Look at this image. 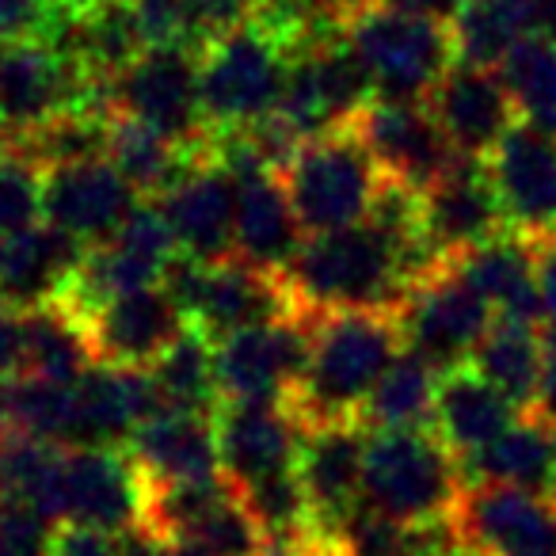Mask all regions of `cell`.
<instances>
[{"label": "cell", "mask_w": 556, "mask_h": 556, "mask_svg": "<svg viewBox=\"0 0 556 556\" xmlns=\"http://www.w3.org/2000/svg\"><path fill=\"white\" fill-rule=\"evenodd\" d=\"M404 351L396 313H328L313 317V355L294 412L313 427L358 424L366 401Z\"/></svg>", "instance_id": "obj_1"}, {"label": "cell", "mask_w": 556, "mask_h": 556, "mask_svg": "<svg viewBox=\"0 0 556 556\" xmlns=\"http://www.w3.org/2000/svg\"><path fill=\"white\" fill-rule=\"evenodd\" d=\"M465 492L462 462L431 427L370 431L363 469V510L404 526L450 522Z\"/></svg>", "instance_id": "obj_2"}, {"label": "cell", "mask_w": 556, "mask_h": 556, "mask_svg": "<svg viewBox=\"0 0 556 556\" xmlns=\"http://www.w3.org/2000/svg\"><path fill=\"white\" fill-rule=\"evenodd\" d=\"M282 187L305 237H325L370 222L386 191V176L355 130H336L298 146L282 168Z\"/></svg>", "instance_id": "obj_3"}, {"label": "cell", "mask_w": 556, "mask_h": 556, "mask_svg": "<svg viewBox=\"0 0 556 556\" xmlns=\"http://www.w3.org/2000/svg\"><path fill=\"white\" fill-rule=\"evenodd\" d=\"M294 50L255 20L199 50V96L214 138L278 115Z\"/></svg>", "instance_id": "obj_4"}, {"label": "cell", "mask_w": 556, "mask_h": 556, "mask_svg": "<svg viewBox=\"0 0 556 556\" xmlns=\"http://www.w3.org/2000/svg\"><path fill=\"white\" fill-rule=\"evenodd\" d=\"M103 111L130 118L187 149H210L214 130L202 115L199 96V47L168 42L149 47L134 65L103 85Z\"/></svg>", "instance_id": "obj_5"}, {"label": "cell", "mask_w": 556, "mask_h": 556, "mask_svg": "<svg viewBox=\"0 0 556 556\" xmlns=\"http://www.w3.org/2000/svg\"><path fill=\"white\" fill-rule=\"evenodd\" d=\"M374 103L378 96L363 54L351 47L348 31H332L290 58L278 118H287L298 138L309 141L320 134L351 130Z\"/></svg>", "instance_id": "obj_6"}, {"label": "cell", "mask_w": 556, "mask_h": 556, "mask_svg": "<svg viewBox=\"0 0 556 556\" xmlns=\"http://www.w3.org/2000/svg\"><path fill=\"white\" fill-rule=\"evenodd\" d=\"M348 39L370 70L378 103H427L457 62L450 27L393 9H378L358 20L348 27Z\"/></svg>", "instance_id": "obj_7"}, {"label": "cell", "mask_w": 556, "mask_h": 556, "mask_svg": "<svg viewBox=\"0 0 556 556\" xmlns=\"http://www.w3.org/2000/svg\"><path fill=\"white\" fill-rule=\"evenodd\" d=\"M313 355V313L298 309L275 325L214 343L217 389L232 404H294Z\"/></svg>", "instance_id": "obj_8"}, {"label": "cell", "mask_w": 556, "mask_h": 556, "mask_svg": "<svg viewBox=\"0 0 556 556\" xmlns=\"http://www.w3.org/2000/svg\"><path fill=\"white\" fill-rule=\"evenodd\" d=\"M393 313L396 325H401L404 351L419 355L439 374L469 366L495 320L484 298L465 287L462 275L450 263L434 270L431 278L416 282Z\"/></svg>", "instance_id": "obj_9"}, {"label": "cell", "mask_w": 556, "mask_h": 556, "mask_svg": "<svg viewBox=\"0 0 556 556\" xmlns=\"http://www.w3.org/2000/svg\"><path fill=\"white\" fill-rule=\"evenodd\" d=\"M176 255H179V248H176V240H172V229H168V222H164L161 206L141 199V206L134 210L130 222H126L115 237L88 248L65 305L85 317V313H92L96 305L111 302V298L161 287L164 270L172 267Z\"/></svg>", "instance_id": "obj_10"}, {"label": "cell", "mask_w": 556, "mask_h": 556, "mask_svg": "<svg viewBox=\"0 0 556 556\" xmlns=\"http://www.w3.org/2000/svg\"><path fill=\"white\" fill-rule=\"evenodd\" d=\"M450 526L480 556H556V495L465 484Z\"/></svg>", "instance_id": "obj_11"}, {"label": "cell", "mask_w": 556, "mask_h": 556, "mask_svg": "<svg viewBox=\"0 0 556 556\" xmlns=\"http://www.w3.org/2000/svg\"><path fill=\"white\" fill-rule=\"evenodd\" d=\"M149 484L126 450H65L58 522L126 533L146 522Z\"/></svg>", "instance_id": "obj_12"}, {"label": "cell", "mask_w": 556, "mask_h": 556, "mask_svg": "<svg viewBox=\"0 0 556 556\" xmlns=\"http://www.w3.org/2000/svg\"><path fill=\"white\" fill-rule=\"evenodd\" d=\"M149 202L161 206L179 255L210 263V267L232 260L240 179L229 164H222L217 149L202 164H194L172 191H164L161 199Z\"/></svg>", "instance_id": "obj_13"}, {"label": "cell", "mask_w": 556, "mask_h": 556, "mask_svg": "<svg viewBox=\"0 0 556 556\" xmlns=\"http://www.w3.org/2000/svg\"><path fill=\"white\" fill-rule=\"evenodd\" d=\"M484 164L507 229L530 244L556 237V134L518 123Z\"/></svg>", "instance_id": "obj_14"}, {"label": "cell", "mask_w": 556, "mask_h": 556, "mask_svg": "<svg viewBox=\"0 0 556 556\" xmlns=\"http://www.w3.org/2000/svg\"><path fill=\"white\" fill-rule=\"evenodd\" d=\"M351 130L363 138L381 176L396 187L424 194L457 164L446 134L439 130L427 103H374Z\"/></svg>", "instance_id": "obj_15"}, {"label": "cell", "mask_w": 556, "mask_h": 556, "mask_svg": "<svg viewBox=\"0 0 556 556\" xmlns=\"http://www.w3.org/2000/svg\"><path fill=\"white\" fill-rule=\"evenodd\" d=\"M92 355L115 370H153L187 332V317L164 287L134 290L85 313Z\"/></svg>", "instance_id": "obj_16"}, {"label": "cell", "mask_w": 556, "mask_h": 556, "mask_svg": "<svg viewBox=\"0 0 556 556\" xmlns=\"http://www.w3.org/2000/svg\"><path fill=\"white\" fill-rule=\"evenodd\" d=\"M419 229L442 263L503 237L507 217L488 176V164L457 156L454 168L419 194Z\"/></svg>", "instance_id": "obj_17"}, {"label": "cell", "mask_w": 556, "mask_h": 556, "mask_svg": "<svg viewBox=\"0 0 556 556\" xmlns=\"http://www.w3.org/2000/svg\"><path fill=\"white\" fill-rule=\"evenodd\" d=\"M366 431L363 424L313 427L305 434L298 477L309 500L313 533L332 545L351 518L363 510V469H366Z\"/></svg>", "instance_id": "obj_18"}, {"label": "cell", "mask_w": 556, "mask_h": 556, "mask_svg": "<svg viewBox=\"0 0 556 556\" xmlns=\"http://www.w3.org/2000/svg\"><path fill=\"white\" fill-rule=\"evenodd\" d=\"M222 477L232 488L260 484L298 469L305 446V424L287 404H232L222 401L214 416Z\"/></svg>", "instance_id": "obj_19"}, {"label": "cell", "mask_w": 556, "mask_h": 556, "mask_svg": "<svg viewBox=\"0 0 556 556\" xmlns=\"http://www.w3.org/2000/svg\"><path fill=\"white\" fill-rule=\"evenodd\" d=\"M450 149L465 161H488L522 118L503 73L454 62L427 100Z\"/></svg>", "instance_id": "obj_20"}, {"label": "cell", "mask_w": 556, "mask_h": 556, "mask_svg": "<svg viewBox=\"0 0 556 556\" xmlns=\"http://www.w3.org/2000/svg\"><path fill=\"white\" fill-rule=\"evenodd\" d=\"M138 206L141 194L118 176L111 161L47 168L42 222L85 248H96L115 237Z\"/></svg>", "instance_id": "obj_21"}, {"label": "cell", "mask_w": 556, "mask_h": 556, "mask_svg": "<svg viewBox=\"0 0 556 556\" xmlns=\"http://www.w3.org/2000/svg\"><path fill=\"white\" fill-rule=\"evenodd\" d=\"M294 313L298 305L290 298L287 278L260 275L244 263L225 260L202 270L199 290L187 305V325L199 328L210 343H222L237 332L275 325Z\"/></svg>", "instance_id": "obj_22"}, {"label": "cell", "mask_w": 556, "mask_h": 556, "mask_svg": "<svg viewBox=\"0 0 556 556\" xmlns=\"http://www.w3.org/2000/svg\"><path fill=\"white\" fill-rule=\"evenodd\" d=\"M164 412L149 370L92 366L73 386V446L70 450H126L141 424Z\"/></svg>", "instance_id": "obj_23"}, {"label": "cell", "mask_w": 556, "mask_h": 556, "mask_svg": "<svg viewBox=\"0 0 556 556\" xmlns=\"http://www.w3.org/2000/svg\"><path fill=\"white\" fill-rule=\"evenodd\" d=\"M240 179L237 232H232V260L260 275L287 278L305 237L298 210L290 202L278 172H248Z\"/></svg>", "instance_id": "obj_24"}, {"label": "cell", "mask_w": 556, "mask_h": 556, "mask_svg": "<svg viewBox=\"0 0 556 556\" xmlns=\"http://www.w3.org/2000/svg\"><path fill=\"white\" fill-rule=\"evenodd\" d=\"M126 454L134 457L149 488L202 484L222 477L214 416H199V412H156L149 424L134 431Z\"/></svg>", "instance_id": "obj_25"}, {"label": "cell", "mask_w": 556, "mask_h": 556, "mask_svg": "<svg viewBox=\"0 0 556 556\" xmlns=\"http://www.w3.org/2000/svg\"><path fill=\"white\" fill-rule=\"evenodd\" d=\"M85 255V244H77L47 222L20 237L0 240V298L16 313L65 302Z\"/></svg>", "instance_id": "obj_26"}, {"label": "cell", "mask_w": 556, "mask_h": 556, "mask_svg": "<svg viewBox=\"0 0 556 556\" xmlns=\"http://www.w3.org/2000/svg\"><path fill=\"white\" fill-rule=\"evenodd\" d=\"M450 267L462 275L469 290L484 298L495 320H518V325H541V298H538V260L533 244L518 232L488 240L472 252L450 260Z\"/></svg>", "instance_id": "obj_27"}, {"label": "cell", "mask_w": 556, "mask_h": 556, "mask_svg": "<svg viewBox=\"0 0 556 556\" xmlns=\"http://www.w3.org/2000/svg\"><path fill=\"white\" fill-rule=\"evenodd\" d=\"M522 419V412L495 393L472 366L442 374L439 396H434V424L431 431L442 439V446L457 457L469 462L480 450H488L495 439L510 431Z\"/></svg>", "instance_id": "obj_28"}, {"label": "cell", "mask_w": 556, "mask_h": 556, "mask_svg": "<svg viewBox=\"0 0 556 556\" xmlns=\"http://www.w3.org/2000/svg\"><path fill=\"white\" fill-rule=\"evenodd\" d=\"M465 484H500L533 495H556V427L522 416L503 439L462 462Z\"/></svg>", "instance_id": "obj_29"}, {"label": "cell", "mask_w": 556, "mask_h": 556, "mask_svg": "<svg viewBox=\"0 0 556 556\" xmlns=\"http://www.w3.org/2000/svg\"><path fill=\"white\" fill-rule=\"evenodd\" d=\"M469 366L495 393L507 396L522 416H530L538 404L541 370H545V332L538 325L492 320Z\"/></svg>", "instance_id": "obj_30"}, {"label": "cell", "mask_w": 556, "mask_h": 556, "mask_svg": "<svg viewBox=\"0 0 556 556\" xmlns=\"http://www.w3.org/2000/svg\"><path fill=\"white\" fill-rule=\"evenodd\" d=\"M20 317H24V374L27 378L77 386L92 366H100L92 355L85 317L73 313L65 302L42 305V309L20 313Z\"/></svg>", "instance_id": "obj_31"}, {"label": "cell", "mask_w": 556, "mask_h": 556, "mask_svg": "<svg viewBox=\"0 0 556 556\" xmlns=\"http://www.w3.org/2000/svg\"><path fill=\"white\" fill-rule=\"evenodd\" d=\"M454 39V58L462 65L477 70H495L510 62L530 31V0H469L462 16L450 24Z\"/></svg>", "instance_id": "obj_32"}, {"label": "cell", "mask_w": 556, "mask_h": 556, "mask_svg": "<svg viewBox=\"0 0 556 556\" xmlns=\"http://www.w3.org/2000/svg\"><path fill=\"white\" fill-rule=\"evenodd\" d=\"M442 374L427 366L419 355L401 351L396 363L386 370L378 389L366 401L358 424L366 431H416L434 424V396H439Z\"/></svg>", "instance_id": "obj_33"}, {"label": "cell", "mask_w": 556, "mask_h": 556, "mask_svg": "<svg viewBox=\"0 0 556 556\" xmlns=\"http://www.w3.org/2000/svg\"><path fill=\"white\" fill-rule=\"evenodd\" d=\"M164 408L172 412H199V416H217L222 408V389H217L214 343L187 325V332L172 343V351L149 370Z\"/></svg>", "instance_id": "obj_34"}, {"label": "cell", "mask_w": 556, "mask_h": 556, "mask_svg": "<svg viewBox=\"0 0 556 556\" xmlns=\"http://www.w3.org/2000/svg\"><path fill=\"white\" fill-rule=\"evenodd\" d=\"M65 450L39 439L9 434L0 442V503H24L58 522ZM62 526V522H58Z\"/></svg>", "instance_id": "obj_35"}, {"label": "cell", "mask_w": 556, "mask_h": 556, "mask_svg": "<svg viewBox=\"0 0 556 556\" xmlns=\"http://www.w3.org/2000/svg\"><path fill=\"white\" fill-rule=\"evenodd\" d=\"M462 545L450 522L404 526L374 510H358L332 541V556H446Z\"/></svg>", "instance_id": "obj_36"}, {"label": "cell", "mask_w": 556, "mask_h": 556, "mask_svg": "<svg viewBox=\"0 0 556 556\" xmlns=\"http://www.w3.org/2000/svg\"><path fill=\"white\" fill-rule=\"evenodd\" d=\"M9 419L12 434L39 439L50 446H73V386L47 378H20L9 381Z\"/></svg>", "instance_id": "obj_37"}, {"label": "cell", "mask_w": 556, "mask_h": 556, "mask_svg": "<svg viewBox=\"0 0 556 556\" xmlns=\"http://www.w3.org/2000/svg\"><path fill=\"white\" fill-rule=\"evenodd\" d=\"M500 73L510 88L518 118L556 134V42L526 39Z\"/></svg>", "instance_id": "obj_38"}, {"label": "cell", "mask_w": 556, "mask_h": 556, "mask_svg": "<svg viewBox=\"0 0 556 556\" xmlns=\"http://www.w3.org/2000/svg\"><path fill=\"white\" fill-rule=\"evenodd\" d=\"M47 168L16 141H0V240L42 225Z\"/></svg>", "instance_id": "obj_39"}, {"label": "cell", "mask_w": 556, "mask_h": 556, "mask_svg": "<svg viewBox=\"0 0 556 556\" xmlns=\"http://www.w3.org/2000/svg\"><path fill=\"white\" fill-rule=\"evenodd\" d=\"M58 522L24 503H0V556H50Z\"/></svg>", "instance_id": "obj_40"}, {"label": "cell", "mask_w": 556, "mask_h": 556, "mask_svg": "<svg viewBox=\"0 0 556 556\" xmlns=\"http://www.w3.org/2000/svg\"><path fill=\"white\" fill-rule=\"evenodd\" d=\"M267 0H187V31L194 47H206L240 27L255 24Z\"/></svg>", "instance_id": "obj_41"}, {"label": "cell", "mask_w": 556, "mask_h": 556, "mask_svg": "<svg viewBox=\"0 0 556 556\" xmlns=\"http://www.w3.org/2000/svg\"><path fill=\"white\" fill-rule=\"evenodd\" d=\"M62 16V0H0V47L50 42Z\"/></svg>", "instance_id": "obj_42"}, {"label": "cell", "mask_w": 556, "mask_h": 556, "mask_svg": "<svg viewBox=\"0 0 556 556\" xmlns=\"http://www.w3.org/2000/svg\"><path fill=\"white\" fill-rule=\"evenodd\" d=\"M130 12L138 20L146 47L191 42V31H187V0H134Z\"/></svg>", "instance_id": "obj_43"}, {"label": "cell", "mask_w": 556, "mask_h": 556, "mask_svg": "<svg viewBox=\"0 0 556 556\" xmlns=\"http://www.w3.org/2000/svg\"><path fill=\"white\" fill-rule=\"evenodd\" d=\"M50 556H123L115 533L80 530V526H58Z\"/></svg>", "instance_id": "obj_44"}, {"label": "cell", "mask_w": 556, "mask_h": 556, "mask_svg": "<svg viewBox=\"0 0 556 556\" xmlns=\"http://www.w3.org/2000/svg\"><path fill=\"white\" fill-rule=\"evenodd\" d=\"M24 374V317L0 298V381Z\"/></svg>", "instance_id": "obj_45"}, {"label": "cell", "mask_w": 556, "mask_h": 556, "mask_svg": "<svg viewBox=\"0 0 556 556\" xmlns=\"http://www.w3.org/2000/svg\"><path fill=\"white\" fill-rule=\"evenodd\" d=\"M533 260H538L541 317H545L548 328H556V237L538 240V244H533Z\"/></svg>", "instance_id": "obj_46"}, {"label": "cell", "mask_w": 556, "mask_h": 556, "mask_svg": "<svg viewBox=\"0 0 556 556\" xmlns=\"http://www.w3.org/2000/svg\"><path fill=\"white\" fill-rule=\"evenodd\" d=\"M309 9L317 20L348 31V27H355L358 20H366L370 12L386 9V0H309Z\"/></svg>", "instance_id": "obj_47"}, {"label": "cell", "mask_w": 556, "mask_h": 556, "mask_svg": "<svg viewBox=\"0 0 556 556\" xmlns=\"http://www.w3.org/2000/svg\"><path fill=\"white\" fill-rule=\"evenodd\" d=\"M465 4H469V0H386V9L427 20V24H442V27L454 24V20L462 16Z\"/></svg>", "instance_id": "obj_48"}, {"label": "cell", "mask_w": 556, "mask_h": 556, "mask_svg": "<svg viewBox=\"0 0 556 556\" xmlns=\"http://www.w3.org/2000/svg\"><path fill=\"white\" fill-rule=\"evenodd\" d=\"M530 416L545 419L556 427V328L545 332V370H541V389H538V404H533Z\"/></svg>", "instance_id": "obj_49"}, {"label": "cell", "mask_w": 556, "mask_h": 556, "mask_svg": "<svg viewBox=\"0 0 556 556\" xmlns=\"http://www.w3.org/2000/svg\"><path fill=\"white\" fill-rule=\"evenodd\" d=\"M530 31L533 39L556 42V0H530Z\"/></svg>", "instance_id": "obj_50"}, {"label": "cell", "mask_w": 556, "mask_h": 556, "mask_svg": "<svg viewBox=\"0 0 556 556\" xmlns=\"http://www.w3.org/2000/svg\"><path fill=\"white\" fill-rule=\"evenodd\" d=\"M70 12H100V9H123V4H134V0H62Z\"/></svg>", "instance_id": "obj_51"}, {"label": "cell", "mask_w": 556, "mask_h": 556, "mask_svg": "<svg viewBox=\"0 0 556 556\" xmlns=\"http://www.w3.org/2000/svg\"><path fill=\"white\" fill-rule=\"evenodd\" d=\"M161 556H214V553H206V548L194 545V541H164Z\"/></svg>", "instance_id": "obj_52"}, {"label": "cell", "mask_w": 556, "mask_h": 556, "mask_svg": "<svg viewBox=\"0 0 556 556\" xmlns=\"http://www.w3.org/2000/svg\"><path fill=\"white\" fill-rule=\"evenodd\" d=\"M12 434V419H9V381H0V442Z\"/></svg>", "instance_id": "obj_53"}, {"label": "cell", "mask_w": 556, "mask_h": 556, "mask_svg": "<svg viewBox=\"0 0 556 556\" xmlns=\"http://www.w3.org/2000/svg\"><path fill=\"white\" fill-rule=\"evenodd\" d=\"M446 556H480V553H472V548H465V545H457L454 553H446Z\"/></svg>", "instance_id": "obj_54"}]
</instances>
